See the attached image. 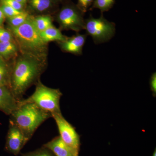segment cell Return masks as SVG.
Masks as SVG:
<instances>
[{"mask_svg":"<svg viewBox=\"0 0 156 156\" xmlns=\"http://www.w3.org/2000/svg\"><path fill=\"white\" fill-rule=\"evenodd\" d=\"M46 66V62L21 55L11 69L10 88L17 101L23 99L27 90L40 80Z\"/></svg>","mask_w":156,"mask_h":156,"instance_id":"cell-1","label":"cell"},{"mask_svg":"<svg viewBox=\"0 0 156 156\" xmlns=\"http://www.w3.org/2000/svg\"><path fill=\"white\" fill-rule=\"evenodd\" d=\"M9 28L22 55L46 62L48 43L41 37L34 25L32 16L30 15L22 25L16 27H9Z\"/></svg>","mask_w":156,"mask_h":156,"instance_id":"cell-2","label":"cell"},{"mask_svg":"<svg viewBox=\"0 0 156 156\" xmlns=\"http://www.w3.org/2000/svg\"><path fill=\"white\" fill-rule=\"evenodd\" d=\"M10 116V122L21 130L28 140L39 126L48 119L52 118L50 113L31 103L18 105L17 109Z\"/></svg>","mask_w":156,"mask_h":156,"instance_id":"cell-3","label":"cell"},{"mask_svg":"<svg viewBox=\"0 0 156 156\" xmlns=\"http://www.w3.org/2000/svg\"><path fill=\"white\" fill-rule=\"evenodd\" d=\"M36 85L33 94L30 96L18 101V105L31 103L51 115L61 113L60 100L62 93L59 89L49 88L39 80Z\"/></svg>","mask_w":156,"mask_h":156,"instance_id":"cell-4","label":"cell"},{"mask_svg":"<svg viewBox=\"0 0 156 156\" xmlns=\"http://www.w3.org/2000/svg\"><path fill=\"white\" fill-rule=\"evenodd\" d=\"M85 29L87 34L90 36L96 44L108 41L115 35V24L104 17L103 14L98 18L92 15L85 20Z\"/></svg>","mask_w":156,"mask_h":156,"instance_id":"cell-5","label":"cell"},{"mask_svg":"<svg viewBox=\"0 0 156 156\" xmlns=\"http://www.w3.org/2000/svg\"><path fill=\"white\" fill-rule=\"evenodd\" d=\"M84 14L76 5L67 3L58 11L56 19L61 29L79 32L85 29Z\"/></svg>","mask_w":156,"mask_h":156,"instance_id":"cell-6","label":"cell"},{"mask_svg":"<svg viewBox=\"0 0 156 156\" xmlns=\"http://www.w3.org/2000/svg\"><path fill=\"white\" fill-rule=\"evenodd\" d=\"M52 118L55 120L61 139L69 147L79 153L80 140L75 128L66 121L62 113L52 115Z\"/></svg>","mask_w":156,"mask_h":156,"instance_id":"cell-7","label":"cell"},{"mask_svg":"<svg viewBox=\"0 0 156 156\" xmlns=\"http://www.w3.org/2000/svg\"><path fill=\"white\" fill-rule=\"evenodd\" d=\"M28 141L21 130L16 125L10 122L6 138V150L17 156Z\"/></svg>","mask_w":156,"mask_h":156,"instance_id":"cell-8","label":"cell"},{"mask_svg":"<svg viewBox=\"0 0 156 156\" xmlns=\"http://www.w3.org/2000/svg\"><path fill=\"white\" fill-rule=\"evenodd\" d=\"M18 107V101L9 86L0 85V111L10 115Z\"/></svg>","mask_w":156,"mask_h":156,"instance_id":"cell-9","label":"cell"},{"mask_svg":"<svg viewBox=\"0 0 156 156\" xmlns=\"http://www.w3.org/2000/svg\"><path fill=\"white\" fill-rule=\"evenodd\" d=\"M87 36V34H78L71 37H67L64 41L59 43L60 48L65 52L81 55Z\"/></svg>","mask_w":156,"mask_h":156,"instance_id":"cell-10","label":"cell"},{"mask_svg":"<svg viewBox=\"0 0 156 156\" xmlns=\"http://www.w3.org/2000/svg\"><path fill=\"white\" fill-rule=\"evenodd\" d=\"M43 146L51 151L55 156H79V153L66 144L59 136L54 137Z\"/></svg>","mask_w":156,"mask_h":156,"instance_id":"cell-11","label":"cell"},{"mask_svg":"<svg viewBox=\"0 0 156 156\" xmlns=\"http://www.w3.org/2000/svg\"><path fill=\"white\" fill-rule=\"evenodd\" d=\"M40 36L46 43L52 41L62 42L65 41L67 37L63 35L59 29L56 28L53 25L40 33Z\"/></svg>","mask_w":156,"mask_h":156,"instance_id":"cell-12","label":"cell"},{"mask_svg":"<svg viewBox=\"0 0 156 156\" xmlns=\"http://www.w3.org/2000/svg\"><path fill=\"white\" fill-rule=\"evenodd\" d=\"M18 52V48L14 42L0 43V56L9 58L14 56Z\"/></svg>","mask_w":156,"mask_h":156,"instance_id":"cell-13","label":"cell"},{"mask_svg":"<svg viewBox=\"0 0 156 156\" xmlns=\"http://www.w3.org/2000/svg\"><path fill=\"white\" fill-rule=\"evenodd\" d=\"M33 22L35 27L39 33L53 25L52 19L49 15H39L32 17Z\"/></svg>","mask_w":156,"mask_h":156,"instance_id":"cell-14","label":"cell"},{"mask_svg":"<svg viewBox=\"0 0 156 156\" xmlns=\"http://www.w3.org/2000/svg\"><path fill=\"white\" fill-rule=\"evenodd\" d=\"M30 7L33 11L38 13L45 12L53 6L52 0H28Z\"/></svg>","mask_w":156,"mask_h":156,"instance_id":"cell-15","label":"cell"},{"mask_svg":"<svg viewBox=\"0 0 156 156\" xmlns=\"http://www.w3.org/2000/svg\"><path fill=\"white\" fill-rule=\"evenodd\" d=\"M12 67H11L0 56V85L10 87V76Z\"/></svg>","mask_w":156,"mask_h":156,"instance_id":"cell-16","label":"cell"},{"mask_svg":"<svg viewBox=\"0 0 156 156\" xmlns=\"http://www.w3.org/2000/svg\"><path fill=\"white\" fill-rule=\"evenodd\" d=\"M115 0H94L90 10L94 9H99L101 14L105 11H108L114 5Z\"/></svg>","mask_w":156,"mask_h":156,"instance_id":"cell-17","label":"cell"},{"mask_svg":"<svg viewBox=\"0 0 156 156\" xmlns=\"http://www.w3.org/2000/svg\"><path fill=\"white\" fill-rule=\"evenodd\" d=\"M29 16L30 15L27 12L23 11L22 13L18 15L8 18V22L10 27H16L22 25L26 22Z\"/></svg>","mask_w":156,"mask_h":156,"instance_id":"cell-18","label":"cell"},{"mask_svg":"<svg viewBox=\"0 0 156 156\" xmlns=\"http://www.w3.org/2000/svg\"><path fill=\"white\" fill-rule=\"evenodd\" d=\"M22 156H55L51 151L44 147H42L41 148L36 150L29 152L23 154Z\"/></svg>","mask_w":156,"mask_h":156,"instance_id":"cell-19","label":"cell"},{"mask_svg":"<svg viewBox=\"0 0 156 156\" xmlns=\"http://www.w3.org/2000/svg\"><path fill=\"white\" fill-rule=\"evenodd\" d=\"M0 8L2 9L5 17H7V18L13 17L16 15H18L22 13L23 11H18L5 4H2V6Z\"/></svg>","mask_w":156,"mask_h":156,"instance_id":"cell-20","label":"cell"},{"mask_svg":"<svg viewBox=\"0 0 156 156\" xmlns=\"http://www.w3.org/2000/svg\"><path fill=\"white\" fill-rule=\"evenodd\" d=\"M93 1L94 0H78L76 6L78 9L85 14L91 8Z\"/></svg>","mask_w":156,"mask_h":156,"instance_id":"cell-21","label":"cell"},{"mask_svg":"<svg viewBox=\"0 0 156 156\" xmlns=\"http://www.w3.org/2000/svg\"><path fill=\"white\" fill-rule=\"evenodd\" d=\"M14 42V37L11 32L0 28V43Z\"/></svg>","mask_w":156,"mask_h":156,"instance_id":"cell-22","label":"cell"},{"mask_svg":"<svg viewBox=\"0 0 156 156\" xmlns=\"http://www.w3.org/2000/svg\"><path fill=\"white\" fill-rule=\"evenodd\" d=\"M2 4L8 5L12 8L19 11H23L25 5L20 4L16 0H1Z\"/></svg>","mask_w":156,"mask_h":156,"instance_id":"cell-23","label":"cell"},{"mask_svg":"<svg viewBox=\"0 0 156 156\" xmlns=\"http://www.w3.org/2000/svg\"><path fill=\"white\" fill-rule=\"evenodd\" d=\"M150 84L151 90L153 92L154 96L155 97L156 95V73H154L151 76L150 81Z\"/></svg>","mask_w":156,"mask_h":156,"instance_id":"cell-24","label":"cell"},{"mask_svg":"<svg viewBox=\"0 0 156 156\" xmlns=\"http://www.w3.org/2000/svg\"><path fill=\"white\" fill-rule=\"evenodd\" d=\"M5 16L3 14L2 9L0 8V26H2L3 25L4 20H5Z\"/></svg>","mask_w":156,"mask_h":156,"instance_id":"cell-25","label":"cell"},{"mask_svg":"<svg viewBox=\"0 0 156 156\" xmlns=\"http://www.w3.org/2000/svg\"><path fill=\"white\" fill-rule=\"evenodd\" d=\"M17 2L20 3V4H22V5H25L26 3L28 2V0H16Z\"/></svg>","mask_w":156,"mask_h":156,"instance_id":"cell-26","label":"cell"},{"mask_svg":"<svg viewBox=\"0 0 156 156\" xmlns=\"http://www.w3.org/2000/svg\"><path fill=\"white\" fill-rule=\"evenodd\" d=\"M153 156H156V149L154 151Z\"/></svg>","mask_w":156,"mask_h":156,"instance_id":"cell-27","label":"cell"},{"mask_svg":"<svg viewBox=\"0 0 156 156\" xmlns=\"http://www.w3.org/2000/svg\"><path fill=\"white\" fill-rule=\"evenodd\" d=\"M52 1H53V2H60V1H61L62 0H52Z\"/></svg>","mask_w":156,"mask_h":156,"instance_id":"cell-28","label":"cell"}]
</instances>
